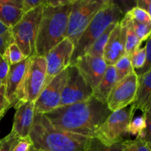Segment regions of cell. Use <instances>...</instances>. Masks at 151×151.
Wrapping results in <instances>:
<instances>
[{
	"mask_svg": "<svg viewBox=\"0 0 151 151\" xmlns=\"http://www.w3.org/2000/svg\"><path fill=\"white\" fill-rule=\"evenodd\" d=\"M32 147V142L29 137L22 138L19 140L16 145L12 151H29Z\"/></svg>",
	"mask_w": 151,
	"mask_h": 151,
	"instance_id": "35",
	"label": "cell"
},
{
	"mask_svg": "<svg viewBox=\"0 0 151 151\" xmlns=\"http://www.w3.org/2000/svg\"><path fill=\"white\" fill-rule=\"evenodd\" d=\"M31 151H39V150H36V149L33 148V147H32V148H31Z\"/></svg>",
	"mask_w": 151,
	"mask_h": 151,
	"instance_id": "39",
	"label": "cell"
},
{
	"mask_svg": "<svg viewBox=\"0 0 151 151\" xmlns=\"http://www.w3.org/2000/svg\"><path fill=\"white\" fill-rule=\"evenodd\" d=\"M44 5L24 13L16 25L10 28L12 36L26 58L36 55L35 41Z\"/></svg>",
	"mask_w": 151,
	"mask_h": 151,
	"instance_id": "7",
	"label": "cell"
},
{
	"mask_svg": "<svg viewBox=\"0 0 151 151\" xmlns=\"http://www.w3.org/2000/svg\"><path fill=\"white\" fill-rule=\"evenodd\" d=\"M146 47V58H145V63L144 66L142 69H137V70H134V72L137 76L145 74V72L150 71L151 68V51H150V37L147 38L145 44Z\"/></svg>",
	"mask_w": 151,
	"mask_h": 151,
	"instance_id": "31",
	"label": "cell"
},
{
	"mask_svg": "<svg viewBox=\"0 0 151 151\" xmlns=\"http://www.w3.org/2000/svg\"><path fill=\"white\" fill-rule=\"evenodd\" d=\"M31 148H32V147H31ZM31 148L29 149V151H31Z\"/></svg>",
	"mask_w": 151,
	"mask_h": 151,
	"instance_id": "42",
	"label": "cell"
},
{
	"mask_svg": "<svg viewBox=\"0 0 151 151\" xmlns=\"http://www.w3.org/2000/svg\"><path fill=\"white\" fill-rule=\"evenodd\" d=\"M146 127H147V119H146L145 114L143 113L140 116L131 119L130 123L128 124L127 130L129 135L131 134V135L138 136L144 131Z\"/></svg>",
	"mask_w": 151,
	"mask_h": 151,
	"instance_id": "25",
	"label": "cell"
},
{
	"mask_svg": "<svg viewBox=\"0 0 151 151\" xmlns=\"http://www.w3.org/2000/svg\"><path fill=\"white\" fill-rule=\"evenodd\" d=\"M123 17L120 7L114 1L109 0V2L100 9L84 30L74 48L71 58L70 66H73L80 57L86 53L93 43L103 33L106 28L113 23H119Z\"/></svg>",
	"mask_w": 151,
	"mask_h": 151,
	"instance_id": "4",
	"label": "cell"
},
{
	"mask_svg": "<svg viewBox=\"0 0 151 151\" xmlns=\"http://www.w3.org/2000/svg\"><path fill=\"white\" fill-rule=\"evenodd\" d=\"M86 151H125V147L124 142L107 146L96 138H91Z\"/></svg>",
	"mask_w": 151,
	"mask_h": 151,
	"instance_id": "23",
	"label": "cell"
},
{
	"mask_svg": "<svg viewBox=\"0 0 151 151\" xmlns=\"http://www.w3.org/2000/svg\"><path fill=\"white\" fill-rule=\"evenodd\" d=\"M116 70L117 81L126 77L134 72V68L131 64V58L128 55H125L119 59L114 65Z\"/></svg>",
	"mask_w": 151,
	"mask_h": 151,
	"instance_id": "22",
	"label": "cell"
},
{
	"mask_svg": "<svg viewBox=\"0 0 151 151\" xmlns=\"http://www.w3.org/2000/svg\"><path fill=\"white\" fill-rule=\"evenodd\" d=\"M4 116V114H1V115H0V121H1V119H2L3 118V116Z\"/></svg>",
	"mask_w": 151,
	"mask_h": 151,
	"instance_id": "40",
	"label": "cell"
},
{
	"mask_svg": "<svg viewBox=\"0 0 151 151\" xmlns=\"http://www.w3.org/2000/svg\"><path fill=\"white\" fill-rule=\"evenodd\" d=\"M137 7L142 9L151 16V1L150 0H138Z\"/></svg>",
	"mask_w": 151,
	"mask_h": 151,
	"instance_id": "37",
	"label": "cell"
},
{
	"mask_svg": "<svg viewBox=\"0 0 151 151\" xmlns=\"http://www.w3.org/2000/svg\"><path fill=\"white\" fill-rule=\"evenodd\" d=\"M66 75L67 69L55 77L46 86L34 102L35 114H44L58 107L66 83Z\"/></svg>",
	"mask_w": 151,
	"mask_h": 151,
	"instance_id": "11",
	"label": "cell"
},
{
	"mask_svg": "<svg viewBox=\"0 0 151 151\" xmlns=\"http://www.w3.org/2000/svg\"><path fill=\"white\" fill-rule=\"evenodd\" d=\"M131 64L134 70L140 69L143 67L145 63L146 58V47H138L130 55Z\"/></svg>",
	"mask_w": 151,
	"mask_h": 151,
	"instance_id": "28",
	"label": "cell"
},
{
	"mask_svg": "<svg viewBox=\"0 0 151 151\" xmlns=\"http://www.w3.org/2000/svg\"><path fill=\"white\" fill-rule=\"evenodd\" d=\"M4 57L8 62L9 66L16 64L27 58L22 52L17 44L15 43V41L12 42L8 46L4 54Z\"/></svg>",
	"mask_w": 151,
	"mask_h": 151,
	"instance_id": "24",
	"label": "cell"
},
{
	"mask_svg": "<svg viewBox=\"0 0 151 151\" xmlns=\"http://www.w3.org/2000/svg\"><path fill=\"white\" fill-rule=\"evenodd\" d=\"M125 151H150V142L145 141L139 137L134 140H126L124 142Z\"/></svg>",
	"mask_w": 151,
	"mask_h": 151,
	"instance_id": "27",
	"label": "cell"
},
{
	"mask_svg": "<svg viewBox=\"0 0 151 151\" xmlns=\"http://www.w3.org/2000/svg\"><path fill=\"white\" fill-rule=\"evenodd\" d=\"M137 88V75L134 72L117 81L111 91L106 105L111 112L132 104Z\"/></svg>",
	"mask_w": 151,
	"mask_h": 151,
	"instance_id": "12",
	"label": "cell"
},
{
	"mask_svg": "<svg viewBox=\"0 0 151 151\" xmlns=\"http://www.w3.org/2000/svg\"><path fill=\"white\" fill-rule=\"evenodd\" d=\"M30 60L31 58H27L16 64L11 65L9 68L5 84V96L11 107H14L17 103L18 96L22 89Z\"/></svg>",
	"mask_w": 151,
	"mask_h": 151,
	"instance_id": "14",
	"label": "cell"
},
{
	"mask_svg": "<svg viewBox=\"0 0 151 151\" xmlns=\"http://www.w3.org/2000/svg\"><path fill=\"white\" fill-rule=\"evenodd\" d=\"M29 137L39 151H86L91 139L56 128L44 114H35Z\"/></svg>",
	"mask_w": 151,
	"mask_h": 151,
	"instance_id": "2",
	"label": "cell"
},
{
	"mask_svg": "<svg viewBox=\"0 0 151 151\" xmlns=\"http://www.w3.org/2000/svg\"><path fill=\"white\" fill-rule=\"evenodd\" d=\"M125 27L119 22L111 33L103 50V58L106 64L114 65L120 58L125 55Z\"/></svg>",
	"mask_w": 151,
	"mask_h": 151,
	"instance_id": "15",
	"label": "cell"
},
{
	"mask_svg": "<svg viewBox=\"0 0 151 151\" xmlns=\"http://www.w3.org/2000/svg\"><path fill=\"white\" fill-rule=\"evenodd\" d=\"M14 40L13 38H4V37L0 36V54L4 55L8 46Z\"/></svg>",
	"mask_w": 151,
	"mask_h": 151,
	"instance_id": "36",
	"label": "cell"
},
{
	"mask_svg": "<svg viewBox=\"0 0 151 151\" xmlns=\"http://www.w3.org/2000/svg\"><path fill=\"white\" fill-rule=\"evenodd\" d=\"M111 114L106 103L92 96L85 101L58 107L44 115L56 128L94 138L98 128Z\"/></svg>",
	"mask_w": 151,
	"mask_h": 151,
	"instance_id": "1",
	"label": "cell"
},
{
	"mask_svg": "<svg viewBox=\"0 0 151 151\" xmlns=\"http://www.w3.org/2000/svg\"><path fill=\"white\" fill-rule=\"evenodd\" d=\"M87 83L93 90L97 86L103 78L108 65L102 57L85 54L74 63Z\"/></svg>",
	"mask_w": 151,
	"mask_h": 151,
	"instance_id": "13",
	"label": "cell"
},
{
	"mask_svg": "<svg viewBox=\"0 0 151 151\" xmlns=\"http://www.w3.org/2000/svg\"><path fill=\"white\" fill-rule=\"evenodd\" d=\"M0 36L4 37V38H13L10 28L7 27L1 21H0Z\"/></svg>",
	"mask_w": 151,
	"mask_h": 151,
	"instance_id": "38",
	"label": "cell"
},
{
	"mask_svg": "<svg viewBox=\"0 0 151 151\" xmlns=\"http://www.w3.org/2000/svg\"><path fill=\"white\" fill-rule=\"evenodd\" d=\"M9 68H10V66L7 60H6L4 55L0 54V81H1V83L4 86H5L6 84Z\"/></svg>",
	"mask_w": 151,
	"mask_h": 151,
	"instance_id": "32",
	"label": "cell"
},
{
	"mask_svg": "<svg viewBox=\"0 0 151 151\" xmlns=\"http://www.w3.org/2000/svg\"><path fill=\"white\" fill-rule=\"evenodd\" d=\"M131 21H132L133 28L140 44H142L143 41H147V38L150 37L151 24L140 23L132 19Z\"/></svg>",
	"mask_w": 151,
	"mask_h": 151,
	"instance_id": "26",
	"label": "cell"
},
{
	"mask_svg": "<svg viewBox=\"0 0 151 151\" xmlns=\"http://www.w3.org/2000/svg\"><path fill=\"white\" fill-rule=\"evenodd\" d=\"M109 0H74L68 20L66 38L77 46L78 40L97 12Z\"/></svg>",
	"mask_w": 151,
	"mask_h": 151,
	"instance_id": "5",
	"label": "cell"
},
{
	"mask_svg": "<svg viewBox=\"0 0 151 151\" xmlns=\"http://www.w3.org/2000/svg\"><path fill=\"white\" fill-rule=\"evenodd\" d=\"M46 72L47 66L44 57L35 55L31 58L26 77L15 106L23 102L36 100L44 88Z\"/></svg>",
	"mask_w": 151,
	"mask_h": 151,
	"instance_id": "8",
	"label": "cell"
},
{
	"mask_svg": "<svg viewBox=\"0 0 151 151\" xmlns=\"http://www.w3.org/2000/svg\"><path fill=\"white\" fill-rule=\"evenodd\" d=\"M151 70L137 76V88L132 103L136 111L143 113L150 110L151 106Z\"/></svg>",
	"mask_w": 151,
	"mask_h": 151,
	"instance_id": "17",
	"label": "cell"
},
{
	"mask_svg": "<svg viewBox=\"0 0 151 151\" xmlns=\"http://www.w3.org/2000/svg\"><path fill=\"white\" fill-rule=\"evenodd\" d=\"M24 13H26L39 6L44 5L45 0H22Z\"/></svg>",
	"mask_w": 151,
	"mask_h": 151,
	"instance_id": "33",
	"label": "cell"
},
{
	"mask_svg": "<svg viewBox=\"0 0 151 151\" xmlns=\"http://www.w3.org/2000/svg\"><path fill=\"white\" fill-rule=\"evenodd\" d=\"M93 96V89L80 73L76 66L67 68L66 83L58 107L85 101Z\"/></svg>",
	"mask_w": 151,
	"mask_h": 151,
	"instance_id": "9",
	"label": "cell"
},
{
	"mask_svg": "<svg viewBox=\"0 0 151 151\" xmlns=\"http://www.w3.org/2000/svg\"><path fill=\"white\" fill-rule=\"evenodd\" d=\"M118 23H113L111 25H109L106 30L103 32V33L93 43L92 45L90 47L88 51L86 52V54H88L90 55L97 56V57H102L103 58V50L105 48L106 43H107L108 39L110 36L111 33L114 29L115 27L117 25Z\"/></svg>",
	"mask_w": 151,
	"mask_h": 151,
	"instance_id": "21",
	"label": "cell"
},
{
	"mask_svg": "<svg viewBox=\"0 0 151 151\" xmlns=\"http://www.w3.org/2000/svg\"><path fill=\"white\" fill-rule=\"evenodd\" d=\"M73 51V44L65 38L44 56L47 66L44 88L55 77L70 66Z\"/></svg>",
	"mask_w": 151,
	"mask_h": 151,
	"instance_id": "10",
	"label": "cell"
},
{
	"mask_svg": "<svg viewBox=\"0 0 151 151\" xmlns=\"http://www.w3.org/2000/svg\"><path fill=\"white\" fill-rule=\"evenodd\" d=\"M73 1L58 7H50L44 3L35 41L36 55L44 57L66 38L69 16Z\"/></svg>",
	"mask_w": 151,
	"mask_h": 151,
	"instance_id": "3",
	"label": "cell"
},
{
	"mask_svg": "<svg viewBox=\"0 0 151 151\" xmlns=\"http://www.w3.org/2000/svg\"><path fill=\"white\" fill-rule=\"evenodd\" d=\"M10 108H11V106L5 96V86L3 85L0 88V115L5 114Z\"/></svg>",
	"mask_w": 151,
	"mask_h": 151,
	"instance_id": "34",
	"label": "cell"
},
{
	"mask_svg": "<svg viewBox=\"0 0 151 151\" xmlns=\"http://www.w3.org/2000/svg\"><path fill=\"white\" fill-rule=\"evenodd\" d=\"M135 111L134 105L131 104L111 112L98 128L94 138L107 146L128 140L129 134L127 128L134 117Z\"/></svg>",
	"mask_w": 151,
	"mask_h": 151,
	"instance_id": "6",
	"label": "cell"
},
{
	"mask_svg": "<svg viewBox=\"0 0 151 151\" xmlns=\"http://www.w3.org/2000/svg\"><path fill=\"white\" fill-rule=\"evenodd\" d=\"M117 82L116 70L114 65H108L103 78L97 86L93 90V97L103 103H106L108 96Z\"/></svg>",
	"mask_w": 151,
	"mask_h": 151,
	"instance_id": "19",
	"label": "cell"
},
{
	"mask_svg": "<svg viewBox=\"0 0 151 151\" xmlns=\"http://www.w3.org/2000/svg\"><path fill=\"white\" fill-rule=\"evenodd\" d=\"M16 113L13 119L12 131L20 139L29 137V134L33 125L35 111L34 102L27 101L14 106Z\"/></svg>",
	"mask_w": 151,
	"mask_h": 151,
	"instance_id": "16",
	"label": "cell"
},
{
	"mask_svg": "<svg viewBox=\"0 0 151 151\" xmlns=\"http://www.w3.org/2000/svg\"><path fill=\"white\" fill-rule=\"evenodd\" d=\"M2 86H3V85H2V83H1V81H0V88H1V87Z\"/></svg>",
	"mask_w": 151,
	"mask_h": 151,
	"instance_id": "41",
	"label": "cell"
},
{
	"mask_svg": "<svg viewBox=\"0 0 151 151\" xmlns=\"http://www.w3.org/2000/svg\"><path fill=\"white\" fill-rule=\"evenodd\" d=\"M127 14L132 19L144 24H151V16L142 9L138 7H133L127 12Z\"/></svg>",
	"mask_w": 151,
	"mask_h": 151,
	"instance_id": "29",
	"label": "cell"
},
{
	"mask_svg": "<svg viewBox=\"0 0 151 151\" xmlns=\"http://www.w3.org/2000/svg\"><path fill=\"white\" fill-rule=\"evenodd\" d=\"M120 23L125 27V55H128L130 56L134 52L136 49L140 47L141 44L139 43V41L138 38L136 35L135 32H134L131 17L127 13H125V16H123L122 19H121Z\"/></svg>",
	"mask_w": 151,
	"mask_h": 151,
	"instance_id": "20",
	"label": "cell"
},
{
	"mask_svg": "<svg viewBox=\"0 0 151 151\" xmlns=\"http://www.w3.org/2000/svg\"><path fill=\"white\" fill-rule=\"evenodd\" d=\"M24 14L22 0H0V21L7 27L16 25Z\"/></svg>",
	"mask_w": 151,
	"mask_h": 151,
	"instance_id": "18",
	"label": "cell"
},
{
	"mask_svg": "<svg viewBox=\"0 0 151 151\" xmlns=\"http://www.w3.org/2000/svg\"><path fill=\"white\" fill-rule=\"evenodd\" d=\"M19 139L20 138L11 131L8 135L0 139V151H12Z\"/></svg>",
	"mask_w": 151,
	"mask_h": 151,
	"instance_id": "30",
	"label": "cell"
}]
</instances>
